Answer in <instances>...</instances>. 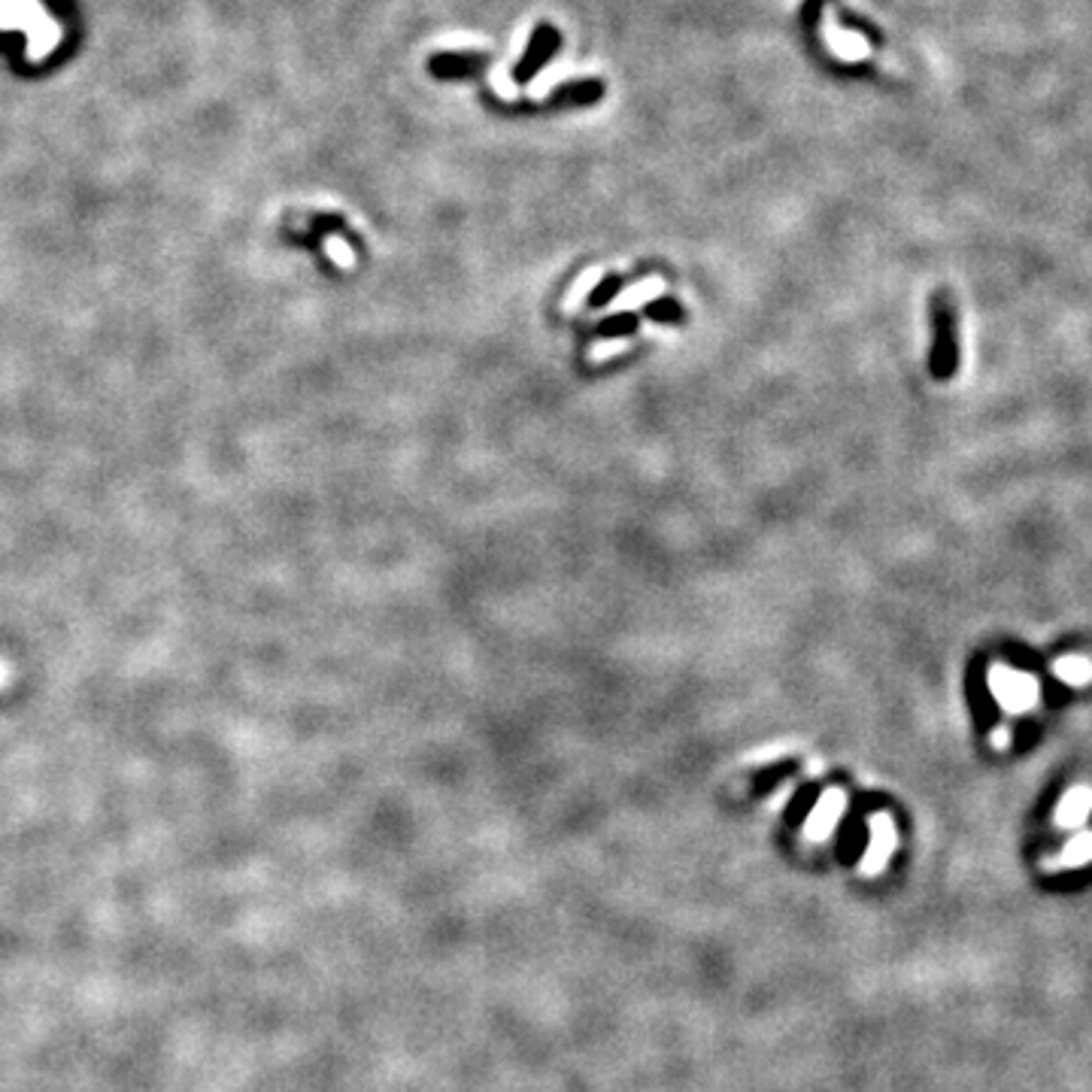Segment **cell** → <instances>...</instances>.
<instances>
[{"instance_id": "6da1fadb", "label": "cell", "mask_w": 1092, "mask_h": 1092, "mask_svg": "<svg viewBox=\"0 0 1092 1092\" xmlns=\"http://www.w3.org/2000/svg\"><path fill=\"white\" fill-rule=\"evenodd\" d=\"M931 325H935V346H931V373L938 380H947L956 370V319H952V307L947 294H935L931 301Z\"/></svg>"}, {"instance_id": "8fae6325", "label": "cell", "mask_w": 1092, "mask_h": 1092, "mask_svg": "<svg viewBox=\"0 0 1092 1092\" xmlns=\"http://www.w3.org/2000/svg\"><path fill=\"white\" fill-rule=\"evenodd\" d=\"M841 807H844V796L841 792H828L825 796V801L820 804V810H817V835H823V831L835 823V817L841 813Z\"/></svg>"}, {"instance_id": "ac0fdd59", "label": "cell", "mask_w": 1092, "mask_h": 1092, "mask_svg": "<svg viewBox=\"0 0 1092 1092\" xmlns=\"http://www.w3.org/2000/svg\"><path fill=\"white\" fill-rule=\"evenodd\" d=\"M1007 741H1010V734H1007V728H1004V725H999L996 731H992V747L1004 749V747H1007Z\"/></svg>"}, {"instance_id": "d6986e66", "label": "cell", "mask_w": 1092, "mask_h": 1092, "mask_svg": "<svg viewBox=\"0 0 1092 1092\" xmlns=\"http://www.w3.org/2000/svg\"><path fill=\"white\" fill-rule=\"evenodd\" d=\"M617 349H622V343H610V346H601V349H595V359H604V355H610V352H617Z\"/></svg>"}, {"instance_id": "4fadbf2b", "label": "cell", "mask_w": 1092, "mask_h": 1092, "mask_svg": "<svg viewBox=\"0 0 1092 1092\" xmlns=\"http://www.w3.org/2000/svg\"><path fill=\"white\" fill-rule=\"evenodd\" d=\"M659 292H662V280H655V276H652V280H644L641 286H634V289L625 294V304H628V307H638V304L649 301V297H655Z\"/></svg>"}, {"instance_id": "277c9868", "label": "cell", "mask_w": 1092, "mask_h": 1092, "mask_svg": "<svg viewBox=\"0 0 1092 1092\" xmlns=\"http://www.w3.org/2000/svg\"><path fill=\"white\" fill-rule=\"evenodd\" d=\"M868 828H871V841H868L865 871H880L889 859V852L896 850V825H892L889 813H877V817L868 820Z\"/></svg>"}, {"instance_id": "8992f818", "label": "cell", "mask_w": 1092, "mask_h": 1092, "mask_svg": "<svg viewBox=\"0 0 1092 1092\" xmlns=\"http://www.w3.org/2000/svg\"><path fill=\"white\" fill-rule=\"evenodd\" d=\"M1092 862V831H1080L1075 841H1068L1054 859H1047V871H1071V868H1083Z\"/></svg>"}, {"instance_id": "e0dca14e", "label": "cell", "mask_w": 1092, "mask_h": 1092, "mask_svg": "<svg viewBox=\"0 0 1092 1092\" xmlns=\"http://www.w3.org/2000/svg\"><path fill=\"white\" fill-rule=\"evenodd\" d=\"M492 89L498 91L501 101H516V86H513V79L504 67H498L492 73Z\"/></svg>"}, {"instance_id": "7c38bea8", "label": "cell", "mask_w": 1092, "mask_h": 1092, "mask_svg": "<svg viewBox=\"0 0 1092 1092\" xmlns=\"http://www.w3.org/2000/svg\"><path fill=\"white\" fill-rule=\"evenodd\" d=\"M325 252H328V258H331L337 267H352V262H355L349 243L343 241V237H337V234L325 237Z\"/></svg>"}, {"instance_id": "2e32d148", "label": "cell", "mask_w": 1092, "mask_h": 1092, "mask_svg": "<svg viewBox=\"0 0 1092 1092\" xmlns=\"http://www.w3.org/2000/svg\"><path fill=\"white\" fill-rule=\"evenodd\" d=\"M638 328V316H628V313H620L617 319H607L598 325V334H628Z\"/></svg>"}, {"instance_id": "52a82bcc", "label": "cell", "mask_w": 1092, "mask_h": 1092, "mask_svg": "<svg viewBox=\"0 0 1092 1092\" xmlns=\"http://www.w3.org/2000/svg\"><path fill=\"white\" fill-rule=\"evenodd\" d=\"M1056 677L1065 683V686H1086L1092 683V662L1083 659V655H1062V659L1054 665Z\"/></svg>"}, {"instance_id": "ba28073f", "label": "cell", "mask_w": 1092, "mask_h": 1092, "mask_svg": "<svg viewBox=\"0 0 1092 1092\" xmlns=\"http://www.w3.org/2000/svg\"><path fill=\"white\" fill-rule=\"evenodd\" d=\"M796 768H799L796 762L786 759V762H774V765L756 771L752 774V792H756V796H765V792H771L774 786H780L789 774H796Z\"/></svg>"}, {"instance_id": "7a4b0ae2", "label": "cell", "mask_w": 1092, "mask_h": 1092, "mask_svg": "<svg viewBox=\"0 0 1092 1092\" xmlns=\"http://www.w3.org/2000/svg\"><path fill=\"white\" fill-rule=\"evenodd\" d=\"M989 686H992V695H996L999 704L1007 713H1026L1031 704L1038 701V683L1031 680L1029 673L1010 671L1004 665L989 671Z\"/></svg>"}, {"instance_id": "9c48e42d", "label": "cell", "mask_w": 1092, "mask_h": 1092, "mask_svg": "<svg viewBox=\"0 0 1092 1092\" xmlns=\"http://www.w3.org/2000/svg\"><path fill=\"white\" fill-rule=\"evenodd\" d=\"M817 801H820V786H813V783L801 786L796 796H792L789 807H786V823L789 825H799L807 817V813L817 807Z\"/></svg>"}, {"instance_id": "30bf717a", "label": "cell", "mask_w": 1092, "mask_h": 1092, "mask_svg": "<svg viewBox=\"0 0 1092 1092\" xmlns=\"http://www.w3.org/2000/svg\"><path fill=\"white\" fill-rule=\"evenodd\" d=\"M562 79H565V73L559 70V64H549V67H544L538 76L531 79L528 89H525V94L531 97V101H546V94H549L555 86H559Z\"/></svg>"}, {"instance_id": "5b68a950", "label": "cell", "mask_w": 1092, "mask_h": 1092, "mask_svg": "<svg viewBox=\"0 0 1092 1092\" xmlns=\"http://www.w3.org/2000/svg\"><path fill=\"white\" fill-rule=\"evenodd\" d=\"M1089 813H1092V789L1075 786L1068 789L1062 801L1056 804L1054 820H1056V828H1078L1089 820Z\"/></svg>"}, {"instance_id": "5bb4252c", "label": "cell", "mask_w": 1092, "mask_h": 1092, "mask_svg": "<svg viewBox=\"0 0 1092 1092\" xmlns=\"http://www.w3.org/2000/svg\"><path fill=\"white\" fill-rule=\"evenodd\" d=\"M617 292H620V280H617V276H607V280H601L598 289L592 292L589 304H592V307H604V304L613 301V297H617Z\"/></svg>"}, {"instance_id": "9a60e30c", "label": "cell", "mask_w": 1092, "mask_h": 1092, "mask_svg": "<svg viewBox=\"0 0 1092 1092\" xmlns=\"http://www.w3.org/2000/svg\"><path fill=\"white\" fill-rule=\"evenodd\" d=\"M649 319L652 322H680L683 319V310L673 304V301H659L649 307Z\"/></svg>"}, {"instance_id": "3957f363", "label": "cell", "mask_w": 1092, "mask_h": 1092, "mask_svg": "<svg viewBox=\"0 0 1092 1092\" xmlns=\"http://www.w3.org/2000/svg\"><path fill=\"white\" fill-rule=\"evenodd\" d=\"M823 39L828 43L831 55L841 58V62H862V58L868 55V39L856 31H841L835 25L831 10L823 13Z\"/></svg>"}]
</instances>
